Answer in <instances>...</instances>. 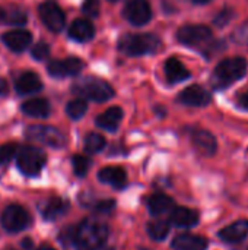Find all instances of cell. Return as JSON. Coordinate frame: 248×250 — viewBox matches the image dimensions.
Here are the masks:
<instances>
[{
    "instance_id": "277c9868",
    "label": "cell",
    "mask_w": 248,
    "mask_h": 250,
    "mask_svg": "<svg viewBox=\"0 0 248 250\" xmlns=\"http://www.w3.org/2000/svg\"><path fill=\"white\" fill-rule=\"evenodd\" d=\"M72 92L83 100L104 103L115 95L114 88L104 79L96 76H85L72 85Z\"/></svg>"
},
{
    "instance_id": "ab89813d",
    "label": "cell",
    "mask_w": 248,
    "mask_h": 250,
    "mask_svg": "<svg viewBox=\"0 0 248 250\" xmlns=\"http://www.w3.org/2000/svg\"><path fill=\"white\" fill-rule=\"evenodd\" d=\"M193 3H196V4H208V3H210L212 0H191Z\"/></svg>"
},
{
    "instance_id": "d6986e66",
    "label": "cell",
    "mask_w": 248,
    "mask_h": 250,
    "mask_svg": "<svg viewBox=\"0 0 248 250\" xmlns=\"http://www.w3.org/2000/svg\"><path fill=\"white\" fill-rule=\"evenodd\" d=\"M172 249L175 250H206L208 249V240L202 236L184 233L178 234L172 240Z\"/></svg>"
},
{
    "instance_id": "2e32d148",
    "label": "cell",
    "mask_w": 248,
    "mask_h": 250,
    "mask_svg": "<svg viewBox=\"0 0 248 250\" xmlns=\"http://www.w3.org/2000/svg\"><path fill=\"white\" fill-rule=\"evenodd\" d=\"M15 89L19 95L35 94L42 89V82L35 72H23L15 83Z\"/></svg>"
},
{
    "instance_id": "7a4b0ae2",
    "label": "cell",
    "mask_w": 248,
    "mask_h": 250,
    "mask_svg": "<svg viewBox=\"0 0 248 250\" xmlns=\"http://www.w3.org/2000/svg\"><path fill=\"white\" fill-rule=\"evenodd\" d=\"M161 45H162L161 40L156 35L149 34V32H145V34H124L117 42V48L123 54L132 56V57L158 53L161 50Z\"/></svg>"
},
{
    "instance_id": "4dcf8cb0",
    "label": "cell",
    "mask_w": 248,
    "mask_h": 250,
    "mask_svg": "<svg viewBox=\"0 0 248 250\" xmlns=\"http://www.w3.org/2000/svg\"><path fill=\"white\" fill-rule=\"evenodd\" d=\"M31 54H32V57H34L35 60H38V62L45 60V59L50 56V45H48L47 42H44V41H39V42H37V44L32 47Z\"/></svg>"
},
{
    "instance_id": "9a60e30c",
    "label": "cell",
    "mask_w": 248,
    "mask_h": 250,
    "mask_svg": "<svg viewBox=\"0 0 248 250\" xmlns=\"http://www.w3.org/2000/svg\"><path fill=\"white\" fill-rule=\"evenodd\" d=\"M164 72L170 83H178L191 76L190 70L184 66V63L178 57H170L165 62Z\"/></svg>"
},
{
    "instance_id": "83f0119b",
    "label": "cell",
    "mask_w": 248,
    "mask_h": 250,
    "mask_svg": "<svg viewBox=\"0 0 248 250\" xmlns=\"http://www.w3.org/2000/svg\"><path fill=\"white\" fill-rule=\"evenodd\" d=\"M107 145V141L102 135L99 133H89L85 138V151L89 154H96L102 151Z\"/></svg>"
},
{
    "instance_id": "6da1fadb",
    "label": "cell",
    "mask_w": 248,
    "mask_h": 250,
    "mask_svg": "<svg viewBox=\"0 0 248 250\" xmlns=\"http://www.w3.org/2000/svg\"><path fill=\"white\" fill-rule=\"evenodd\" d=\"M108 239V226L98 218L83 220L72 231V243L76 250H98Z\"/></svg>"
},
{
    "instance_id": "484cf974",
    "label": "cell",
    "mask_w": 248,
    "mask_h": 250,
    "mask_svg": "<svg viewBox=\"0 0 248 250\" xmlns=\"http://www.w3.org/2000/svg\"><path fill=\"white\" fill-rule=\"evenodd\" d=\"M148 234L152 240L155 242H162L168 237L170 234V224L162 221V220H156V221H151L148 224Z\"/></svg>"
},
{
    "instance_id": "836d02e7",
    "label": "cell",
    "mask_w": 248,
    "mask_h": 250,
    "mask_svg": "<svg viewBox=\"0 0 248 250\" xmlns=\"http://www.w3.org/2000/svg\"><path fill=\"white\" fill-rule=\"evenodd\" d=\"M6 22H7L9 25H18V26H22V25H25V23H26V15H25V12H22V10L16 9V10H13V12H9V13H7V16H6Z\"/></svg>"
},
{
    "instance_id": "f546056e",
    "label": "cell",
    "mask_w": 248,
    "mask_h": 250,
    "mask_svg": "<svg viewBox=\"0 0 248 250\" xmlns=\"http://www.w3.org/2000/svg\"><path fill=\"white\" fill-rule=\"evenodd\" d=\"M101 10V1L99 0H85L82 4V12L88 18H96Z\"/></svg>"
},
{
    "instance_id": "9c48e42d",
    "label": "cell",
    "mask_w": 248,
    "mask_h": 250,
    "mask_svg": "<svg viewBox=\"0 0 248 250\" xmlns=\"http://www.w3.org/2000/svg\"><path fill=\"white\" fill-rule=\"evenodd\" d=\"M42 23L53 32H60L66 25V15L54 0H45L38 7Z\"/></svg>"
},
{
    "instance_id": "7bdbcfd3",
    "label": "cell",
    "mask_w": 248,
    "mask_h": 250,
    "mask_svg": "<svg viewBox=\"0 0 248 250\" xmlns=\"http://www.w3.org/2000/svg\"><path fill=\"white\" fill-rule=\"evenodd\" d=\"M6 250H13V249H6Z\"/></svg>"
},
{
    "instance_id": "8992f818",
    "label": "cell",
    "mask_w": 248,
    "mask_h": 250,
    "mask_svg": "<svg viewBox=\"0 0 248 250\" xmlns=\"http://www.w3.org/2000/svg\"><path fill=\"white\" fill-rule=\"evenodd\" d=\"M177 40L191 48H206L213 40V34L206 25H183L177 31Z\"/></svg>"
},
{
    "instance_id": "3957f363",
    "label": "cell",
    "mask_w": 248,
    "mask_h": 250,
    "mask_svg": "<svg viewBox=\"0 0 248 250\" xmlns=\"http://www.w3.org/2000/svg\"><path fill=\"white\" fill-rule=\"evenodd\" d=\"M247 60L244 57H228L218 63L210 78V83L216 89H222L241 79L247 73Z\"/></svg>"
},
{
    "instance_id": "e575fe53",
    "label": "cell",
    "mask_w": 248,
    "mask_h": 250,
    "mask_svg": "<svg viewBox=\"0 0 248 250\" xmlns=\"http://www.w3.org/2000/svg\"><path fill=\"white\" fill-rule=\"evenodd\" d=\"M232 40L238 44H248V22L243 23L241 26H238L234 34H232Z\"/></svg>"
},
{
    "instance_id": "52a82bcc",
    "label": "cell",
    "mask_w": 248,
    "mask_h": 250,
    "mask_svg": "<svg viewBox=\"0 0 248 250\" xmlns=\"http://www.w3.org/2000/svg\"><path fill=\"white\" fill-rule=\"evenodd\" d=\"M31 224L28 211L20 205H9L1 214V226L7 233L23 231Z\"/></svg>"
},
{
    "instance_id": "8fae6325",
    "label": "cell",
    "mask_w": 248,
    "mask_h": 250,
    "mask_svg": "<svg viewBox=\"0 0 248 250\" xmlns=\"http://www.w3.org/2000/svg\"><path fill=\"white\" fill-rule=\"evenodd\" d=\"M83 62L77 57H67L64 60H51L47 64V70L54 78L76 76L83 69Z\"/></svg>"
},
{
    "instance_id": "5bb4252c",
    "label": "cell",
    "mask_w": 248,
    "mask_h": 250,
    "mask_svg": "<svg viewBox=\"0 0 248 250\" xmlns=\"http://www.w3.org/2000/svg\"><path fill=\"white\" fill-rule=\"evenodd\" d=\"M191 142L194 145V148L203 154V155H213L216 152V148H218V144H216V138L205 130V129H196L191 132Z\"/></svg>"
},
{
    "instance_id": "8d00e7d4",
    "label": "cell",
    "mask_w": 248,
    "mask_h": 250,
    "mask_svg": "<svg viewBox=\"0 0 248 250\" xmlns=\"http://www.w3.org/2000/svg\"><path fill=\"white\" fill-rule=\"evenodd\" d=\"M9 95V83L4 78H0V97Z\"/></svg>"
},
{
    "instance_id": "44dd1931",
    "label": "cell",
    "mask_w": 248,
    "mask_h": 250,
    "mask_svg": "<svg viewBox=\"0 0 248 250\" xmlns=\"http://www.w3.org/2000/svg\"><path fill=\"white\" fill-rule=\"evenodd\" d=\"M99 182L110 185L115 189H121L127 183V174L121 167H104L98 173Z\"/></svg>"
},
{
    "instance_id": "603a6c76",
    "label": "cell",
    "mask_w": 248,
    "mask_h": 250,
    "mask_svg": "<svg viewBox=\"0 0 248 250\" xmlns=\"http://www.w3.org/2000/svg\"><path fill=\"white\" fill-rule=\"evenodd\" d=\"M22 113L34 119H45L50 116L51 107L45 98H32L22 104Z\"/></svg>"
},
{
    "instance_id": "30bf717a",
    "label": "cell",
    "mask_w": 248,
    "mask_h": 250,
    "mask_svg": "<svg viewBox=\"0 0 248 250\" xmlns=\"http://www.w3.org/2000/svg\"><path fill=\"white\" fill-rule=\"evenodd\" d=\"M124 18L134 26H143L152 19V7L148 0H130L124 10Z\"/></svg>"
},
{
    "instance_id": "1f68e13d",
    "label": "cell",
    "mask_w": 248,
    "mask_h": 250,
    "mask_svg": "<svg viewBox=\"0 0 248 250\" xmlns=\"http://www.w3.org/2000/svg\"><path fill=\"white\" fill-rule=\"evenodd\" d=\"M232 18H234V10L231 7H225L213 18V23L216 26L222 28V26H227L232 21Z\"/></svg>"
},
{
    "instance_id": "d4e9b609",
    "label": "cell",
    "mask_w": 248,
    "mask_h": 250,
    "mask_svg": "<svg viewBox=\"0 0 248 250\" xmlns=\"http://www.w3.org/2000/svg\"><path fill=\"white\" fill-rule=\"evenodd\" d=\"M67 211V202L61 198H50L41 207V214L45 220H56Z\"/></svg>"
},
{
    "instance_id": "f1b7e54d",
    "label": "cell",
    "mask_w": 248,
    "mask_h": 250,
    "mask_svg": "<svg viewBox=\"0 0 248 250\" xmlns=\"http://www.w3.org/2000/svg\"><path fill=\"white\" fill-rule=\"evenodd\" d=\"M72 164H73V170H75V174L79 176V177H83L86 176L89 167H91V160L85 155H75L72 158Z\"/></svg>"
},
{
    "instance_id": "ac0fdd59",
    "label": "cell",
    "mask_w": 248,
    "mask_h": 250,
    "mask_svg": "<svg viewBox=\"0 0 248 250\" xmlns=\"http://www.w3.org/2000/svg\"><path fill=\"white\" fill-rule=\"evenodd\" d=\"M95 35V26L88 19H75L69 26V37L77 42L91 41Z\"/></svg>"
},
{
    "instance_id": "4fadbf2b",
    "label": "cell",
    "mask_w": 248,
    "mask_h": 250,
    "mask_svg": "<svg viewBox=\"0 0 248 250\" xmlns=\"http://www.w3.org/2000/svg\"><path fill=\"white\" fill-rule=\"evenodd\" d=\"M1 41L9 50L15 53H22L31 45L32 34L26 29H12L1 35Z\"/></svg>"
},
{
    "instance_id": "7c38bea8",
    "label": "cell",
    "mask_w": 248,
    "mask_h": 250,
    "mask_svg": "<svg viewBox=\"0 0 248 250\" xmlns=\"http://www.w3.org/2000/svg\"><path fill=\"white\" fill-rule=\"evenodd\" d=\"M178 101L190 107H206L210 104L212 95L208 89H205L200 85H190L180 92Z\"/></svg>"
},
{
    "instance_id": "ee69618b",
    "label": "cell",
    "mask_w": 248,
    "mask_h": 250,
    "mask_svg": "<svg viewBox=\"0 0 248 250\" xmlns=\"http://www.w3.org/2000/svg\"><path fill=\"white\" fill-rule=\"evenodd\" d=\"M108 250H115V249H108Z\"/></svg>"
},
{
    "instance_id": "b9f144b4",
    "label": "cell",
    "mask_w": 248,
    "mask_h": 250,
    "mask_svg": "<svg viewBox=\"0 0 248 250\" xmlns=\"http://www.w3.org/2000/svg\"><path fill=\"white\" fill-rule=\"evenodd\" d=\"M108 1H111V3H115V1H120V0H108Z\"/></svg>"
},
{
    "instance_id": "cb8c5ba5",
    "label": "cell",
    "mask_w": 248,
    "mask_h": 250,
    "mask_svg": "<svg viewBox=\"0 0 248 250\" xmlns=\"http://www.w3.org/2000/svg\"><path fill=\"white\" fill-rule=\"evenodd\" d=\"M148 208L153 217H161L168 212H172V209L175 208V202L164 193H155L149 198Z\"/></svg>"
},
{
    "instance_id": "f35d334b",
    "label": "cell",
    "mask_w": 248,
    "mask_h": 250,
    "mask_svg": "<svg viewBox=\"0 0 248 250\" xmlns=\"http://www.w3.org/2000/svg\"><path fill=\"white\" fill-rule=\"evenodd\" d=\"M4 21H6V12L0 7V23L4 22Z\"/></svg>"
},
{
    "instance_id": "7402d4cb",
    "label": "cell",
    "mask_w": 248,
    "mask_h": 250,
    "mask_svg": "<svg viewBox=\"0 0 248 250\" xmlns=\"http://www.w3.org/2000/svg\"><path fill=\"white\" fill-rule=\"evenodd\" d=\"M248 236V221L240 220L219 231V237L227 243H240Z\"/></svg>"
},
{
    "instance_id": "e0dca14e",
    "label": "cell",
    "mask_w": 248,
    "mask_h": 250,
    "mask_svg": "<svg viewBox=\"0 0 248 250\" xmlns=\"http://www.w3.org/2000/svg\"><path fill=\"white\" fill-rule=\"evenodd\" d=\"M199 212L184 207H175L171 212V223L178 229H191L199 223Z\"/></svg>"
},
{
    "instance_id": "ba28073f",
    "label": "cell",
    "mask_w": 248,
    "mask_h": 250,
    "mask_svg": "<svg viewBox=\"0 0 248 250\" xmlns=\"http://www.w3.org/2000/svg\"><path fill=\"white\" fill-rule=\"evenodd\" d=\"M26 138L34 142L44 144L51 148H61L66 144L64 135L51 126H31L26 130Z\"/></svg>"
},
{
    "instance_id": "74e56055",
    "label": "cell",
    "mask_w": 248,
    "mask_h": 250,
    "mask_svg": "<svg viewBox=\"0 0 248 250\" xmlns=\"http://www.w3.org/2000/svg\"><path fill=\"white\" fill-rule=\"evenodd\" d=\"M238 104L243 107V108H246V110H248V91H246V92H243L240 97H238Z\"/></svg>"
},
{
    "instance_id": "d590c367",
    "label": "cell",
    "mask_w": 248,
    "mask_h": 250,
    "mask_svg": "<svg viewBox=\"0 0 248 250\" xmlns=\"http://www.w3.org/2000/svg\"><path fill=\"white\" fill-rule=\"evenodd\" d=\"M114 208H115V201H113V199L101 201V202H98V204L95 205V209H96V212H99V214H108V212H111Z\"/></svg>"
},
{
    "instance_id": "5b68a950",
    "label": "cell",
    "mask_w": 248,
    "mask_h": 250,
    "mask_svg": "<svg viewBox=\"0 0 248 250\" xmlns=\"http://www.w3.org/2000/svg\"><path fill=\"white\" fill-rule=\"evenodd\" d=\"M47 163V155L41 148L22 146L18 154V168L25 176H38Z\"/></svg>"
},
{
    "instance_id": "d6a6232c",
    "label": "cell",
    "mask_w": 248,
    "mask_h": 250,
    "mask_svg": "<svg viewBox=\"0 0 248 250\" xmlns=\"http://www.w3.org/2000/svg\"><path fill=\"white\" fill-rule=\"evenodd\" d=\"M16 154V145L15 144H4L0 146V166L7 164Z\"/></svg>"
},
{
    "instance_id": "ffe728a7",
    "label": "cell",
    "mask_w": 248,
    "mask_h": 250,
    "mask_svg": "<svg viewBox=\"0 0 248 250\" xmlns=\"http://www.w3.org/2000/svg\"><path fill=\"white\" fill-rule=\"evenodd\" d=\"M123 120V110L120 107H111L108 110H105L104 113H101L95 123L98 127L104 129V130H108V132H115L120 126Z\"/></svg>"
},
{
    "instance_id": "4316f807",
    "label": "cell",
    "mask_w": 248,
    "mask_h": 250,
    "mask_svg": "<svg viewBox=\"0 0 248 250\" xmlns=\"http://www.w3.org/2000/svg\"><path fill=\"white\" fill-rule=\"evenodd\" d=\"M88 111V104L86 100L83 98H76L67 103L66 105V114L72 119V120H79L82 119Z\"/></svg>"
},
{
    "instance_id": "60d3db41",
    "label": "cell",
    "mask_w": 248,
    "mask_h": 250,
    "mask_svg": "<svg viewBox=\"0 0 248 250\" xmlns=\"http://www.w3.org/2000/svg\"><path fill=\"white\" fill-rule=\"evenodd\" d=\"M37 250H56V249H53L51 246H47V245H44V246H41V248H38Z\"/></svg>"
}]
</instances>
